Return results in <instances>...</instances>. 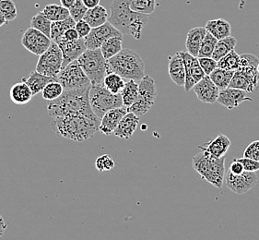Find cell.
Segmentation results:
<instances>
[{"mask_svg": "<svg viewBox=\"0 0 259 240\" xmlns=\"http://www.w3.org/2000/svg\"><path fill=\"white\" fill-rule=\"evenodd\" d=\"M52 39L36 29L29 27L21 37V44L29 52L41 56L52 44Z\"/></svg>", "mask_w": 259, "mask_h": 240, "instance_id": "obj_11", "label": "cell"}, {"mask_svg": "<svg viewBox=\"0 0 259 240\" xmlns=\"http://www.w3.org/2000/svg\"><path fill=\"white\" fill-rule=\"evenodd\" d=\"M244 157L250 158L259 162V141H253L246 147L244 152Z\"/></svg>", "mask_w": 259, "mask_h": 240, "instance_id": "obj_44", "label": "cell"}, {"mask_svg": "<svg viewBox=\"0 0 259 240\" xmlns=\"http://www.w3.org/2000/svg\"><path fill=\"white\" fill-rule=\"evenodd\" d=\"M239 162L242 163L243 166H244V171H247V172H256L259 170V162L258 161H255L253 159H250V158H240L237 159Z\"/></svg>", "mask_w": 259, "mask_h": 240, "instance_id": "obj_45", "label": "cell"}, {"mask_svg": "<svg viewBox=\"0 0 259 240\" xmlns=\"http://www.w3.org/2000/svg\"><path fill=\"white\" fill-rule=\"evenodd\" d=\"M241 57L234 50L227 54L218 61V68L229 69V70H237L240 66Z\"/></svg>", "mask_w": 259, "mask_h": 240, "instance_id": "obj_39", "label": "cell"}, {"mask_svg": "<svg viewBox=\"0 0 259 240\" xmlns=\"http://www.w3.org/2000/svg\"><path fill=\"white\" fill-rule=\"evenodd\" d=\"M207 32L205 27H196L189 30L187 32V40H186V48L187 52L197 58L201 44Z\"/></svg>", "mask_w": 259, "mask_h": 240, "instance_id": "obj_23", "label": "cell"}, {"mask_svg": "<svg viewBox=\"0 0 259 240\" xmlns=\"http://www.w3.org/2000/svg\"><path fill=\"white\" fill-rule=\"evenodd\" d=\"M76 1H77V0H60L61 5H62L63 7H65V8H67V9L71 8V6H72Z\"/></svg>", "mask_w": 259, "mask_h": 240, "instance_id": "obj_51", "label": "cell"}, {"mask_svg": "<svg viewBox=\"0 0 259 240\" xmlns=\"http://www.w3.org/2000/svg\"><path fill=\"white\" fill-rule=\"evenodd\" d=\"M64 93V88L62 85L58 81H55L50 84H47V86L41 91L42 98L47 101H54L60 97Z\"/></svg>", "mask_w": 259, "mask_h": 240, "instance_id": "obj_37", "label": "cell"}, {"mask_svg": "<svg viewBox=\"0 0 259 240\" xmlns=\"http://www.w3.org/2000/svg\"><path fill=\"white\" fill-rule=\"evenodd\" d=\"M217 43H218V39L213 36L211 33L207 32L201 44L197 58H212L213 52Z\"/></svg>", "mask_w": 259, "mask_h": 240, "instance_id": "obj_36", "label": "cell"}, {"mask_svg": "<svg viewBox=\"0 0 259 240\" xmlns=\"http://www.w3.org/2000/svg\"><path fill=\"white\" fill-rule=\"evenodd\" d=\"M83 20L92 28L102 26L109 20V14L103 6L99 5L94 9H89Z\"/></svg>", "mask_w": 259, "mask_h": 240, "instance_id": "obj_25", "label": "cell"}, {"mask_svg": "<svg viewBox=\"0 0 259 240\" xmlns=\"http://www.w3.org/2000/svg\"><path fill=\"white\" fill-rule=\"evenodd\" d=\"M246 101H253L251 97L247 96V92L244 90L228 87L227 89L220 91L217 103L226 107L227 109L232 110Z\"/></svg>", "mask_w": 259, "mask_h": 240, "instance_id": "obj_16", "label": "cell"}, {"mask_svg": "<svg viewBox=\"0 0 259 240\" xmlns=\"http://www.w3.org/2000/svg\"><path fill=\"white\" fill-rule=\"evenodd\" d=\"M130 8L147 15L152 14L156 9V0H130Z\"/></svg>", "mask_w": 259, "mask_h": 240, "instance_id": "obj_38", "label": "cell"}, {"mask_svg": "<svg viewBox=\"0 0 259 240\" xmlns=\"http://www.w3.org/2000/svg\"><path fill=\"white\" fill-rule=\"evenodd\" d=\"M158 96L155 82L149 75H145L139 83V96L133 105L127 108V112H131L138 116H142L155 104Z\"/></svg>", "mask_w": 259, "mask_h": 240, "instance_id": "obj_8", "label": "cell"}, {"mask_svg": "<svg viewBox=\"0 0 259 240\" xmlns=\"http://www.w3.org/2000/svg\"><path fill=\"white\" fill-rule=\"evenodd\" d=\"M75 29L78 31L79 38H85V37L88 36L93 28L90 26L89 23H87L84 20H81V21L76 22Z\"/></svg>", "mask_w": 259, "mask_h": 240, "instance_id": "obj_46", "label": "cell"}, {"mask_svg": "<svg viewBox=\"0 0 259 240\" xmlns=\"http://www.w3.org/2000/svg\"><path fill=\"white\" fill-rule=\"evenodd\" d=\"M78 61L92 84H103L105 76L109 73V67L101 49H87Z\"/></svg>", "mask_w": 259, "mask_h": 240, "instance_id": "obj_6", "label": "cell"}, {"mask_svg": "<svg viewBox=\"0 0 259 240\" xmlns=\"http://www.w3.org/2000/svg\"><path fill=\"white\" fill-rule=\"evenodd\" d=\"M75 26H76V21H74L71 17L63 21L52 22V28H51L52 41L57 42L64 36V33L66 31L71 28H75Z\"/></svg>", "mask_w": 259, "mask_h": 240, "instance_id": "obj_33", "label": "cell"}, {"mask_svg": "<svg viewBox=\"0 0 259 240\" xmlns=\"http://www.w3.org/2000/svg\"><path fill=\"white\" fill-rule=\"evenodd\" d=\"M69 10V13H70V17L72 18L74 21L76 22L81 21L84 18V16L86 14V12L88 11L89 9L84 5L82 0H77L72 6L71 8L68 9Z\"/></svg>", "mask_w": 259, "mask_h": 240, "instance_id": "obj_41", "label": "cell"}, {"mask_svg": "<svg viewBox=\"0 0 259 240\" xmlns=\"http://www.w3.org/2000/svg\"><path fill=\"white\" fill-rule=\"evenodd\" d=\"M257 70H258V72H259V64H258V66H257Z\"/></svg>", "mask_w": 259, "mask_h": 240, "instance_id": "obj_53", "label": "cell"}, {"mask_svg": "<svg viewBox=\"0 0 259 240\" xmlns=\"http://www.w3.org/2000/svg\"><path fill=\"white\" fill-rule=\"evenodd\" d=\"M61 39L65 40V41H70L71 42V41H76V40L79 39V36H78L77 30L75 28H71V29H69V30H68V31L64 33V36Z\"/></svg>", "mask_w": 259, "mask_h": 240, "instance_id": "obj_48", "label": "cell"}, {"mask_svg": "<svg viewBox=\"0 0 259 240\" xmlns=\"http://www.w3.org/2000/svg\"><path fill=\"white\" fill-rule=\"evenodd\" d=\"M7 226H8V225H7L5 220L2 217V215L0 214V237L4 235Z\"/></svg>", "mask_w": 259, "mask_h": 240, "instance_id": "obj_50", "label": "cell"}, {"mask_svg": "<svg viewBox=\"0 0 259 240\" xmlns=\"http://www.w3.org/2000/svg\"><path fill=\"white\" fill-rule=\"evenodd\" d=\"M258 181V177L255 172L244 171L241 175H234L228 171L225 176V186L234 193H246L254 188Z\"/></svg>", "mask_w": 259, "mask_h": 240, "instance_id": "obj_12", "label": "cell"}, {"mask_svg": "<svg viewBox=\"0 0 259 240\" xmlns=\"http://www.w3.org/2000/svg\"><path fill=\"white\" fill-rule=\"evenodd\" d=\"M168 71L171 81L177 86L184 87L186 84V68L180 53L177 52L174 56L169 57Z\"/></svg>", "mask_w": 259, "mask_h": 240, "instance_id": "obj_20", "label": "cell"}, {"mask_svg": "<svg viewBox=\"0 0 259 240\" xmlns=\"http://www.w3.org/2000/svg\"><path fill=\"white\" fill-rule=\"evenodd\" d=\"M91 86L81 89L64 91L60 97L51 101L47 105L48 115L53 118L66 115H86L92 118L98 117L90 105L89 94Z\"/></svg>", "mask_w": 259, "mask_h": 240, "instance_id": "obj_1", "label": "cell"}, {"mask_svg": "<svg viewBox=\"0 0 259 240\" xmlns=\"http://www.w3.org/2000/svg\"><path fill=\"white\" fill-rule=\"evenodd\" d=\"M193 90L200 102L205 104L217 103L220 89L209 78V76L206 75L198 84L194 86Z\"/></svg>", "mask_w": 259, "mask_h": 240, "instance_id": "obj_17", "label": "cell"}, {"mask_svg": "<svg viewBox=\"0 0 259 240\" xmlns=\"http://www.w3.org/2000/svg\"><path fill=\"white\" fill-rule=\"evenodd\" d=\"M122 99H123V104L125 107H130L131 105L135 103L138 96H139V84L135 81H126L124 89L120 93Z\"/></svg>", "mask_w": 259, "mask_h": 240, "instance_id": "obj_30", "label": "cell"}, {"mask_svg": "<svg viewBox=\"0 0 259 240\" xmlns=\"http://www.w3.org/2000/svg\"><path fill=\"white\" fill-rule=\"evenodd\" d=\"M234 72V70L217 68L209 75V78H211V81L218 87L220 91H223L228 88Z\"/></svg>", "mask_w": 259, "mask_h": 240, "instance_id": "obj_28", "label": "cell"}, {"mask_svg": "<svg viewBox=\"0 0 259 240\" xmlns=\"http://www.w3.org/2000/svg\"><path fill=\"white\" fill-rule=\"evenodd\" d=\"M225 159L226 156L217 158L202 151L193 157L192 166L203 179L216 188H222L225 175Z\"/></svg>", "mask_w": 259, "mask_h": 240, "instance_id": "obj_5", "label": "cell"}, {"mask_svg": "<svg viewBox=\"0 0 259 240\" xmlns=\"http://www.w3.org/2000/svg\"><path fill=\"white\" fill-rule=\"evenodd\" d=\"M103 85L112 94H120L124 89L125 82L118 74L114 72H109L105 76Z\"/></svg>", "mask_w": 259, "mask_h": 240, "instance_id": "obj_34", "label": "cell"}, {"mask_svg": "<svg viewBox=\"0 0 259 240\" xmlns=\"http://www.w3.org/2000/svg\"><path fill=\"white\" fill-rule=\"evenodd\" d=\"M8 21L6 20L5 16L0 12V27L3 26Z\"/></svg>", "mask_w": 259, "mask_h": 240, "instance_id": "obj_52", "label": "cell"}, {"mask_svg": "<svg viewBox=\"0 0 259 240\" xmlns=\"http://www.w3.org/2000/svg\"><path fill=\"white\" fill-rule=\"evenodd\" d=\"M62 67V51L57 43L53 41L50 47L40 56L35 70L44 75L57 78Z\"/></svg>", "mask_w": 259, "mask_h": 240, "instance_id": "obj_10", "label": "cell"}, {"mask_svg": "<svg viewBox=\"0 0 259 240\" xmlns=\"http://www.w3.org/2000/svg\"><path fill=\"white\" fill-rule=\"evenodd\" d=\"M89 99L92 109L100 119L110 110L124 106L121 94H112L103 84H92Z\"/></svg>", "mask_w": 259, "mask_h": 240, "instance_id": "obj_7", "label": "cell"}, {"mask_svg": "<svg viewBox=\"0 0 259 240\" xmlns=\"http://www.w3.org/2000/svg\"><path fill=\"white\" fill-rule=\"evenodd\" d=\"M109 72L118 74L126 81L139 82L145 76V64L138 53L125 48L107 60Z\"/></svg>", "mask_w": 259, "mask_h": 240, "instance_id": "obj_4", "label": "cell"}, {"mask_svg": "<svg viewBox=\"0 0 259 240\" xmlns=\"http://www.w3.org/2000/svg\"><path fill=\"white\" fill-rule=\"evenodd\" d=\"M11 99L16 105H26L31 101L33 94L30 87L24 82L16 84L11 87L10 92Z\"/></svg>", "mask_w": 259, "mask_h": 240, "instance_id": "obj_26", "label": "cell"}, {"mask_svg": "<svg viewBox=\"0 0 259 240\" xmlns=\"http://www.w3.org/2000/svg\"><path fill=\"white\" fill-rule=\"evenodd\" d=\"M55 81H57V78L44 75V74L38 72L37 70L31 71L28 77L21 79V82H24L30 87L33 96L41 93L47 84L55 82Z\"/></svg>", "mask_w": 259, "mask_h": 240, "instance_id": "obj_24", "label": "cell"}, {"mask_svg": "<svg viewBox=\"0 0 259 240\" xmlns=\"http://www.w3.org/2000/svg\"><path fill=\"white\" fill-rule=\"evenodd\" d=\"M115 36H123V34L109 21H107L102 26L93 28L88 36L85 37L84 39L87 49L95 50L100 49L105 41Z\"/></svg>", "mask_w": 259, "mask_h": 240, "instance_id": "obj_14", "label": "cell"}, {"mask_svg": "<svg viewBox=\"0 0 259 240\" xmlns=\"http://www.w3.org/2000/svg\"><path fill=\"white\" fill-rule=\"evenodd\" d=\"M198 61L204 72L207 76H209L216 68H218V62L212 58H198Z\"/></svg>", "mask_w": 259, "mask_h": 240, "instance_id": "obj_43", "label": "cell"}, {"mask_svg": "<svg viewBox=\"0 0 259 240\" xmlns=\"http://www.w3.org/2000/svg\"><path fill=\"white\" fill-rule=\"evenodd\" d=\"M101 119L86 115L58 116L53 120L51 128L56 134L71 141H88L99 131Z\"/></svg>", "mask_w": 259, "mask_h": 240, "instance_id": "obj_2", "label": "cell"}, {"mask_svg": "<svg viewBox=\"0 0 259 240\" xmlns=\"http://www.w3.org/2000/svg\"><path fill=\"white\" fill-rule=\"evenodd\" d=\"M206 30L211 33L213 36L218 40H222L226 37L231 36V24L224 19H216L207 21L206 23Z\"/></svg>", "mask_w": 259, "mask_h": 240, "instance_id": "obj_27", "label": "cell"}, {"mask_svg": "<svg viewBox=\"0 0 259 240\" xmlns=\"http://www.w3.org/2000/svg\"><path fill=\"white\" fill-rule=\"evenodd\" d=\"M30 27L36 29L38 31L45 33L46 35L51 38V28H52V21H50L47 16L41 12L37 13L33 16L30 22Z\"/></svg>", "mask_w": 259, "mask_h": 240, "instance_id": "obj_35", "label": "cell"}, {"mask_svg": "<svg viewBox=\"0 0 259 240\" xmlns=\"http://www.w3.org/2000/svg\"><path fill=\"white\" fill-rule=\"evenodd\" d=\"M229 171L231 173H233L234 175H241L242 173L244 172V166L241 162H239L237 159H235L232 165L230 166L229 168Z\"/></svg>", "mask_w": 259, "mask_h": 240, "instance_id": "obj_47", "label": "cell"}, {"mask_svg": "<svg viewBox=\"0 0 259 240\" xmlns=\"http://www.w3.org/2000/svg\"><path fill=\"white\" fill-rule=\"evenodd\" d=\"M237 44V40L233 36L226 37L222 40H218L216 47L213 52L212 58L218 62L227 54L234 50V47Z\"/></svg>", "mask_w": 259, "mask_h": 240, "instance_id": "obj_29", "label": "cell"}, {"mask_svg": "<svg viewBox=\"0 0 259 240\" xmlns=\"http://www.w3.org/2000/svg\"><path fill=\"white\" fill-rule=\"evenodd\" d=\"M110 10V23L122 34H130L136 40H140L150 15L133 11L130 8V0H114Z\"/></svg>", "mask_w": 259, "mask_h": 240, "instance_id": "obj_3", "label": "cell"}, {"mask_svg": "<svg viewBox=\"0 0 259 240\" xmlns=\"http://www.w3.org/2000/svg\"><path fill=\"white\" fill-rule=\"evenodd\" d=\"M126 113H127V107L125 106L110 110L102 117L100 127H99V131L102 132L104 135L114 134V131H115L116 127L119 124L121 119L126 115Z\"/></svg>", "mask_w": 259, "mask_h": 240, "instance_id": "obj_18", "label": "cell"}, {"mask_svg": "<svg viewBox=\"0 0 259 240\" xmlns=\"http://www.w3.org/2000/svg\"><path fill=\"white\" fill-rule=\"evenodd\" d=\"M122 44H123V36L112 37L107 41H105L104 45L100 48L104 58L108 60L121 52L123 49Z\"/></svg>", "mask_w": 259, "mask_h": 240, "instance_id": "obj_31", "label": "cell"}, {"mask_svg": "<svg viewBox=\"0 0 259 240\" xmlns=\"http://www.w3.org/2000/svg\"><path fill=\"white\" fill-rule=\"evenodd\" d=\"M230 146H231V141L228 137L223 134H220L215 139H213L212 141L207 142L206 145L199 146V148H201L202 151H207L212 156L222 158L225 156Z\"/></svg>", "mask_w": 259, "mask_h": 240, "instance_id": "obj_22", "label": "cell"}, {"mask_svg": "<svg viewBox=\"0 0 259 240\" xmlns=\"http://www.w3.org/2000/svg\"><path fill=\"white\" fill-rule=\"evenodd\" d=\"M0 12L5 16L8 22L14 21L17 16V8L13 0H0Z\"/></svg>", "mask_w": 259, "mask_h": 240, "instance_id": "obj_40", "label": "cell"}, {"mask_svg": "<svg viewBox=\"0 0 259 240\" xmlns=\"http://www.w3.org/2000/svg\"><path fill=\"white\" fill-rule=\"evenodd\" d=\"M114 166L115 164L113 158L108 154H103L99 156L95 161V167L99 172L111 171L112 169H114Z\"/></svg>", "mask_w": 259, "mask_h": 240, "instance_id": "obj_42", "label": "cell"}, {"mask_svg": "<svg viewBox=\"0 0 259 240\" xmlns=\"http://www.w3.org/2000/svg\"><path fill=\"white\" fill-rule=\"evenodd\" d=\"M179 53L186 68V84L184 88L187 93L193 89L194 86L206 76V74L199 64L198 58L192 56L187 51H179Z\"/></svg>", "mask_w": 259, "mask_h": 240, "instance_id": "obj_13", "label": "cell"}, {"mask_svg": "<svg viewBox=\"0 0 259 240\" xmlns=\"http://www.w3.org/2000/svg\"><path fill=\"white\" fill-rule=\"evenodd\" d=\"M139 123H140V116L136 115L131 112H127L126 115L121 119L119 124L116 127L115 131H114V134L121 139L128 140L134 134L139 126Z\"/></svg>", "mask_w": 259, "mask_h": 240, "instance_id": "obj_21", "label": "cell"}, {"mask_svg": "<svg viewBox=\"0 0 259 240\" xmlns=\"http://www.w3.org/2000/svg\"><path fill=\"white\" fill-rule=\"evenodd\" d=\"M259 75L245 73L242 70H235L229 87L244 90L247 93H253L258 87Z\"/></svg>", "mask_w": 259, "mask_h": 240, "instance_id": "obj_19", "label": "cell"}, {"mask_svg": "<svg viewBox=\"0 0 259 240\" xmlns=\"http://www.w3.org/2000/svg\"><path fill=\"white\" fill-rule=\"evenodd\" d=\"M84 5L88 9H94L95 7L100 5V0H82Z\"/></svg>", "mask_w": 259, "mask_h": 240, "instance_id": "obj_49", "label": "cell"}, {"mask_svg": "<svg viewBox=\"0 0 259 240\" xmlns=\"http://www.w3.org/2000/svg\"><path fill=\"white\" fill-rule=\"evenodd\" d=\"M58 47H60L63 54V68L68 66L69 63L78 60L83 53L87 50L84 38H79L76 41H65L60 39L57 41Z\"/></svg>", "mask_w": 259, "mask_h": 240, "instance_id": "obj_15", "label": "cell"}, {"mask_svg": "<svg viewBox=\"0 0 259 240\" xmlns=\"http://www.w3.org/2000/svg\"><path fill=\"white\" fill-rule=\"evenodd\" d=\"M42 13L47 16V18L52 21H63L70 17L69 10L63 7L62 5H57V4H50L45 7Z\"/></svg>", "mask_w": 259, "mask_h": 240, "instance_id": "obj_32", "label": "cell"}, {"mask_svg": "<svg viewBox=\"0 0 259 240\" xmlns=\"http://www.w3.org/2000/svg\"><path fill=\"white\" fill-rule=\"evenodd\" d=\"M57 81L62 85L64 91L81 89L92 85L78 60L69 63L63 68L57 76Z\"/></svg>", "mask_w": 259, "mask_h": 240, "instance_id": "obj_9", "label": "cell"}]
</instances>
